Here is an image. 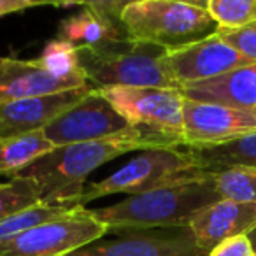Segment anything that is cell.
<instances>
[{
	"label": "cell",
	"mask_w": 256,
	"mask_h": 256,
	"mask_svg": "<svg viewBox=\"0 0 256 256\" xmlns=\"http://www.w3.org/2000/svg\"><path fill=\"white\" fill-rule=\"evenodd\" d=\"M182 146L184 140L179 136L132 124L106 139L54 148L20 176L36 182L42 204L79 207V200L86 190V179L95 168L130 151Z\"/></svg>",
	"instance_id": "obj_1"
},
{
	"label": "cell",
	"mask_w": 256,
	"mask_h": 256,
	"mask_svg": "<svg viewBox=\"0 0 256 256\" xmlns=\"http://www.w3.org/2000/svg\"><path fill=\"white\" fill-rule=\"evenodd\" d=\"M218 200L221 198L212 174H207L193 181L126 196L112 206L90 209V212L109 232L188 228L196 212Z\"/></svg>",
	"instance_id": "obj_2"
},
{
	"label": "cell",
	"mask_w": 256,
	"mask_h": 256,
	"mask_svg": "<svg viewBox=\"0 0 256 256\" xmlns=\"http://www.w3.org/2000/svg\"><path fill=\"white\" fill-rule=\"evenodd\" d=\"M121 23L130 40L167 51L181 50L218 34L207 2L134 0L121 12Z\"/></svg>",
	"instance_id": "obj_3"
},
{
	"label": "cell",
	"mask_w": 256,
	"mask_h": 256,
	"mask_svg": "<svg viewBox=\"0 0 256 256\" xmlns=\"http://www.w3.org/2000/svg\"><path fill=\"white\" fill-rule=\"evenodd\" d=\"M165 53L164 48L128 39L79 48L78 58L84 79L96 90L176 88L164 68Z\"/></svg>",
	"instance_id": "obj_4"
},
{
	"label": "cell",
	"mask_w": 256,
	"mask_h": 256,
	"mask_svg": "<svg viewBox=\"0 0 256 256\" xmlns=\"http://www.w3.org/2000/svg\"><path fill=\"white\" fill-rule=\"evenodd\" d=\"M207 176L196 167L184 148H162V150L142 151L132 158L124 167L112 172L109 178L98 182H92L84 190L79 207L102 196L124 193L128 196L160 190L165 186L193 181Z\"/></svg>",
	"instance_id": "obj_5"
},
{
	"label": "cell",
	"mask_w": 256,
	"mask_h": 256,
	"mask_svg": "<svg viewBox=\"0 0 256 256\" xmlns=\"http://www.w3.org/2000/svg\"><path fill=\"white\" fill-rule=\"evenodd\" d=\"M107 232V226L82 207L72 216L39 224L11 240L0 242V256H68L102 238Z\"/></svg>",
	"instance_id": "obj_6"
},
{
	"label": "cell",
	"mask_w": 256,
	"mask_h": 256,
	"mask_svg": "<svg viewBox=\"0 0 256 256\" xmlns=\"http://www.w3.org/2000/svg\"><path fill=\"white\" fill-rule=\"evenodd\" d=\"M98 92L130 124L154 128L182 137L186 98L181 90L107 88Z\"/></svg>",
	"instance_id": "obj_7"
},
{
	"label": "cell",
	"mask_w": 256,
	"mask_h": 256,
	"mask_svg": "<svg viewBox=\"0 0 256 256\" xmlns=\"http://www.w3.org/2000/svg\"><path fill=\"white\" fill-rule=\"evenodd\" d=\"M132 126L98 90L51 121L42 132L54 148L92 142L110 137Z\"/></svg>",
	"instance_id": "obj_8"
},
{
	"label": "cell",
	"mask_w": 256,
	"mask_h": 256,
	"mask_svg": "<svg viewBox=\"0 0 256 256\" xmlns=\"http://www.w3.org/2000/svg\"><path fill=\"white\" fill-rule=\"evenodd\" d=\"M244 65H251V62L238 54L218 34L181 50L167 51L164 56L165 72L179 90L223 76Z\"/></svg>",
	"instance_id": "obj_9"
},
{
	"label": "cell",
	"mask_w": 256,
	"mask_h": 256,
	"mask_svg": "<svg viewBox=\"0 0 256 256\" xmlns=\"http://www.w3.org/2000/svg\"><path fill=\"white\" fill-rule=\"evenodd\" d=\"M68 256H207L190 228L123 232L118 238H98Z\"/></svg>",
	"instance_id": "obj_10"
},
{
	"label": "cell",
	"mask_w": 256,
	"mask_h": 256,
	"mask_svg": "<svg viewBox=\"0 0 256 256\" xmlns=\"http://www.w3.org/2000/svg\"><path fill=\"white\" fill-rule=\"evenodd\" d=\"M254 132L256 110L184 100L182 139L186 148L218 146Z\"/></svg>",
	"instance_id": "obj_11"
},
{
	"label": "cell",
	"mask_w": 256,
	"mask_h": 256,
	"mask_svg": "<svg viewBox=\"0 0 256 256\" xmlns=\"http://www.w3.org/2000/svg\"><path fill=\"white\" fill-rule=\"evenodd\" d=\"M95 90V86L84 84L67 92L0 104V137L42 132L51 121L84 100Z\"/></svg>",
	"instance_id": "obj_12"
},
{
	"label": "cell",
	"mask_w": 256,
	"mask_h": 256,
	"mask_svg": "<svg viewBox=\"0 0 256 256\" xmlns=\"http://www.w3.org/2000/svg\"><path fill=\"white\" fill-rule=\"evenodd\" d=\"M84 84H90L84 76L72 79L54 78L37 58L20 60L12 56H0V104L67 92Z\"/></svg>",
	"instance_id": "obj_13"
},
{
	"label": "cell",
	"mask_w": 256,
	"mask_h": 256,
	"mask_svg": "<svg viewBox=\"0 0 256 256\" xmlns=\"http://www.w3.org/2000/svg\"><path fill=\"white\" fill-rule=\"evenodd\" d=\"M256 226V204L218 200L204 207L190 223L195 242L209 254L220 242L238 235H248Z\"/></svg>",
	"instance_id": "obj_14"
},
{
	"label": "cell",
	"mask_w": 256,
	"mask_h": 256,
	"mask_svg": "<svg viewBox=\"0 0 256 256\" xmlns=\"http://www.w3.org/2000/svg\"><path fill=\"white\" fill-rule=\"evenodd\" d=\"M190 100L234 109L256 110V64L234 68L218 78L181 88Z\"/></svg>",
	"instance_id": "obj_15"
},
{
	"label": "cell",
	"mask_w": 256,
	"mask_h": 256,
	"mask_svg": "<svg viewBox=\"0 0 256 256\" xmlns=\"http://www.w3.org/2000/svg\"><path fill=\"white\" fill-rule=\"evenodd\" d=\"M81 8L78 14L68 16L60 23L56 39L72 44L76 50L128 40V34L120 18H110L95 11L86 6V2H82Z\"/></svg>",
	"instance_id": "obj_16"
},
{
	"label": "cell",
	"mask_w": 256,
	"mask_h": 256,
	"mask_svg": "<svg viewBox=\"0 0 256 256\" xmlns=\"http://www.w3.org/2000/svg\"><path fill=\"white\" fill-rule=\"evenodd\" d=\"M182 148L188 151L196 167L207 174H214L232 167L256 168V132L228 140L224 144H218V146Z\"/></svg>",
	"instance_id": "obj_17"
},
{
	"label": "cell",
	"mask_w": 256,
	"mask_h": 256,
	"mask_svg": "<svg viewBox=\"0 0 256 256\" xmlns=\"http://www.w3.org/2000/svg\"><path fill=\"white\" fill-rule=\"evenodd\" d=\"M53 150L54 146L48 140L44 132L0 137V176H20L34 162Z\"/></svg>",
	"instance_id": "obj_18"
},
{
	"label": "cell",
	"mask_w": 256,
	"mask_h": 256,
	"mask_svg": "<svg viewBox=\"0 0 256 256\" xmlns=\"http://www.w3.org/2000/svg\"><path fill=\"white\" fill-rule=\"evenodd\" d=\"M82 207H65V206H48V204H36L32 207L20 210V212L0 220V242L11 240L39 224L50 223L54 220H62L76 214Z\"/></svg>",
	"instance_id": "obj_19"
},
{
	"label": "cell",
	"mask_w": 256,
	"mask_h": 256,
	"mask_svg": "<svg viewBox=\"0 0 256 256\" xmlns=\"http://www.w3.org/2000/svg\"><path fill=\"white\" fill-rule=\"evenodd\" d=\"M212 179L220 198L240 204H256V168H224L214 172Z\"/></svg>",
	"instance_id": "obj_20"
},
{
	"label": "cell",
	"mask_w": 256,
	"mask_h": 256,
	"mask_svg": "<svg viewBox=\"0 0 256 256\" xmlns=\"http://www.w3.org/2000/svg\"><path fill=\"white\" fill-rule=\"evenodd\" d=\"M218 32L238 30L256 22V0H207Z\"/></svg>",
	"instance_id": "obj_21"
},
{
	"label": "cell",
	"mask_w": 256,
	"mask_h": 256,
	"mask_svg": "<svg viewBox=\"0 0 256 256\" xmlns=\"http://www.w3.org/2000/svg\"><path fill=\"white\" fill-rule=\"evenodd\" d=\"M39 202L40 195L36 182L25 176H14L11 181L0 182V220Z\"/></svg>",
	"instance_id": "obj_22"
},
{
	"label": "cell",
	"mask_w": 256,
	"mask_h": 256,
	"mask_svg": "<svg viewBox=\"0 0 256 256\" xmlns=\"http://www.w3.org/2000/svg\"><path fill=\"white\" fill-rule=\"evenodd\" d=\"M37 60L51 76L58 79H72L82 76L81 68H79L78 50L65 40H50Z\"/></svg>",
	"instance_id": "obj_23"
},
{
	"label": "cell",
	"mask_w": 256,
	"mask_h": 256,
	"mask_svg": "<svg viewBox=\"0 0 256 256\" xmlns=\"http://www.w3.org/2000/svg\"><path fill=\"white\" fill-rule=\"evenodd\" d=\"M218 36L226 44H230L246 60L256 64V22H252L251 25L244 26V28L218 32Z\"/></svg>",
	"instance_id": "obj_24"
},
{
	"label": "cell",
	"mask_w": 256,
	"mask_h": 256,
	"mask_svg": "<svg viewBox=\"0 0 256 256\" xmlns=\"http://www.w3.org/2000/svg\"><path fill=\"white\" fill-rule=\"evenodd\" d=\"M256 251L252 248L248 235H238L226 240L220 242L216 248H212L207 256H254Z\"/></svg>",
	"instance_id": "obj_25"
},
{
	"label": "cell",
	"mask_w": 256,
	"mask_h": 256,
	"mask_svg": "<svg viewBox=\"0 0 256 256\" xmlns=\"http://www.w3.org/2000/svg\"><path fill=\"white\" fill-rule=\"evenodd\" d=\"M56 6V2H42V0H0V16H8L12 12H22L26 9L39 8V6Z\"/></svg>",
	"instance_id": "obj_26"
},
{
	"label": "cell",
	"mask_w": 256,
	"mask_h": 256,
	"mask_svg": "<svg viewBox=\"0 0 256 256\" xmlns=\"http://www.w3.org/2000/svg\"><path fill=\"white\" fill-rule=\"evenodd\" d=\"M248 238L251 240V244H252V248H254V251H256V226L252 228L251 232L248 234Z\"/></svg>",
	"instance_id": "obj_27"
},
{
	"label": "cell",
	"mask_w": 256,
	"mask_h": 256,
	"mask_svg": "<svg viewBox=\"0 0 256 256\" xmlns=\"http://www.w3.org/2000/svg\"><path fill=\"white\" fill-rule=\"evenodd\" d=\"M254 256H256V254H254Z\"/></svg>",
	"instance_id": "obj_28"
}]
</instances>
